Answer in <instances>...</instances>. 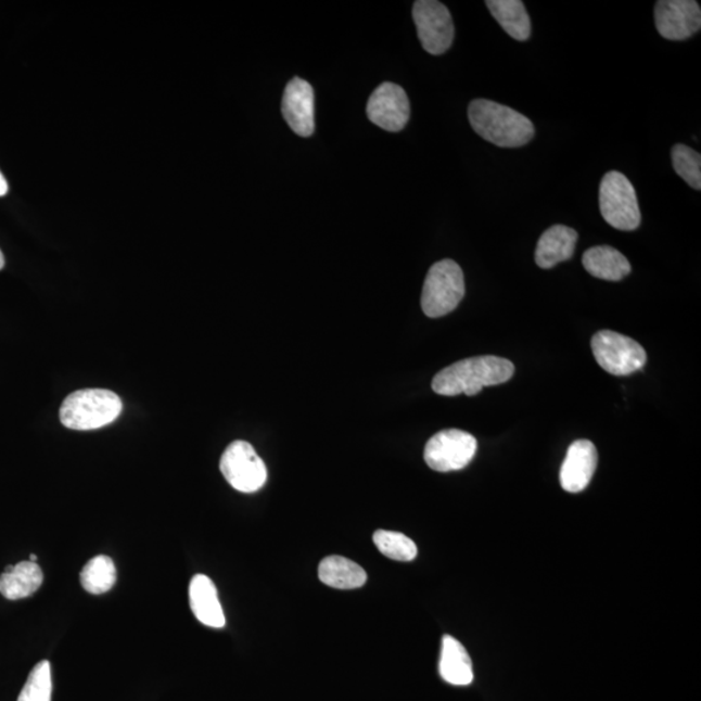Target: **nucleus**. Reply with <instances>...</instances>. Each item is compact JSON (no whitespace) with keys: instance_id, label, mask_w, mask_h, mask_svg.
Segmentation results:
<instances>
[{"instance_id":"7ed1b4c3","label":"nucleus","mask_w":701,"mask_h":701,"mask_svg":"<svg viewBox=\"0 0 701 701\" xmlns=\"http://www.w3.org/2000/svg\"><path fill=\"white\" fill-rule=\"evenodd\" d=\"M123 411L120 396L110 390L86 388L64 399L61 421L72 430H97L110 425Z\"/></svg>"},{"instance_id":"5701e85b","label":"nucleus","mask_w":701,"mask_h":701,"mask_svg":"<svg viewBox=\"0 0 701 701\" xmlns=\"http://www.w3.org/2000/svg\"><path fill=\"white\" fill-rule=\"evenodd\" d=\"M673 168L692 189H701V156L686 144H676L672 150Z\"/></svg>"},{"instance_id":"f8f14e48","label":"nucleus","mask_w":701,"mask_h":701,"mask_svg":"<svg viewBox=\"0 0 701 701\" xmlns=\"http://www.w3.org/2000/svg\"><path fill=\"white\" fill-rule=\"evenodd\" d=\"M284 122L301 137H310L315 131V92L309 82L294 78L284 89L282 99Z\"/></svg>"},{"instance_id":"ddd939ff","label":"nucleus","mask_w":701,"mask_h":701,"mask_svg":"<svg viewBox=\"0 0 701 701\" xmlns=\"http://www.w3.org/2000/svg\"><path fill=\"white\" fill-rule=\"evenodd\" d=\"M598 466V451L594 443L575 441L568 448L560 471V484L566 493L578 494L590 484Z\"/></svg>"},{"instance_id":"dca6fc26","label":"nucleus","mask_w":701,"mask_h":701,"mask_svg":"<svg viewBox=\"0 0 701 701\" xmlns=\"http://www.w3.org/2000/svg\"><path fill=\"white\" fill-rule=\"evenodd\" d=\"M43 584V572L37 562L22 561L10 565L0 575V594L9 600L31 597Z\"/></svg>"},{"instance_id":"f3484780","label":"nucleus","mask_w":701,"mask_h":701,"mask_svg":"<svg viewBox=\"0 0 701 701\" xmlns=\"http://www.w3.org/2000/svg\"><path fill=\"white\" fill-rule=\"evenodd\" d=\"M439 673L449 685L468 686L473 683L472 659L464 646L451 635H445L442 639Z\"/></svg>"},{"instance_id":"a878e982","label":"nucleus","mask_w":701,"mask_h":701,"mask_svg":"<svg viewBox=\"0 0 701 701\" xmlns=\"http://www.w3.org/2000/svg\"><path fill=\"white\" fill-rule=\"evenodd\" d=\"M4 263H5V260H4L3 253H2V251H0V270H2L4 268Z\"/></svg>"},{"instance_id":"393cba45","label":"nucleus","mask_w":701,"mask_h":701,"mask_svg":"<svg viewBox=\"0 0 701 701\" xmlns=\"http://www.w3.org/2000/svg\"><path fill=\"white\" fill-rule=\"evenodd\" d=\"M7 193H9V182H7L5 177L0 171V196H4Z\"/></svg>"},{"instance_id":"20e7f679","label":"nucleus","mask_w":701,"mask_h":701,"mask_svg":"<svg viewBox=\"0 0 701 701\" xmlns=\"http://www.w3.org/2000/svg\"><path fill=\"white\" fill-rule=\"evenodd\" d=\"M466 295L464 273L458 263L442 260L429 269L423 283L421 307L432 319L451 314Z\"/></svg>"},{"instance_id":"4468645a","label":"nucleus","mask_w":701,"mask_h":701,"mask_svg":"<svg viewBox=\"0 0 701 701\" xmlns=\"http://www.w3.org/2000/svg\"><path fill=\"white\" fill-rule=\"evenodd\" d=\"M577 241V231L565 225H553L539 238L535 250V263L541 269H551L572 259Z\"/></svg>"},{"instance_id":"4be33fe9","label":"nucleus","mask_w":701,"mask_h":701,"mask_svg":"<svg viewBox=\"0 0 701 701\" xmlns=\"http://www.w3.org/2000/svg\"><path fill=\"white\" fill-rule=\"evenodd\" d=\"M374 545L386 558L396 561H412L418 557V546L407 535L398 532L377 531Z\"/></svg>"},{"instance_id":"f03ea898","label":"nucleus","mask_w":701,"mask_h":701,"mask_svg":"<svg viewBox=\"0 0 701 701\" xmlns=\"http://www.w3.org/2000/svg\"><path fill=\"white\" fill-rule=\"evenodd\" d=\"M468 116L475 133L498 148H522L535 135L534 125L526 116L487 99H475L469 104Z\"/></svg>"},{"instance_id":"9b49d317","label":"nucleus","mask_w":701,"mask_h":701,"mask_svg":"<svg viewBox=\"0 0 701 701\" xmlns=\"http://www.w3.org/2000/svg\"><path fill=\"white\" fill-rule=\"evenodd\" d=\"M367 114L383 130L396 133L405 129L411 115L407 92L393 82L380 85L369 98Z\"/></svg>"},{"instance_id":"b1692460","label":"nucleus","mask_w":701,"mask_h":701,"mask_svg":"<svg viewBox=\"0 0 701 701\" xmlns=\"http://www.w3.org/2000/svg\"><path fill=\"white\" fill-rule=\"evenodd\" d=\"M51 665L43 660L33 667L17 701H51Z\"/></svg>"},{"instance_id":"aec40b11","label":"nucleus","mask_w":701,"mask_h":701,"mask_svg":"<svg viewBox=\"0 0 701 701\" xmlns=\"http://www.w3.org/2000/svg\"><path fill=\"white\" fill-rule=\"evenodd\" d=\"M319 578L327 586L340 590H354L366 585L367 573L354 561L342 557H329L321 561Z\"/></svg>"},{"instance_id":"a211bd4d","label":"nucleus","mask_w":701,"mask_h":701,"mask_svg":"<svg viewBox=\"0 0 701 701\" xmlns=\"http://www.w3.org/2000/svg\"><path fill=\"white\" fill-rule=\"evenodd\" d=\"M582 264L592 277L606 281H621L632 272L629 260L611 246L588 248L582 257Z\"/></svg>"},{"instance_id":"39448f33","label":"nucleus","mask_w":701,"mask_h":701,"mask_svg":"<svg viewBox=\"0 0 701 701\" xmlns=\"http://www.w3.org/2000/svg\"><path fill=\"white\" fill-rule=\"evenodd\" d=\"M599 206L601 216L612 228L633 231L641 221L637 193L633 183L617 170L608 171L600 182Z\"/></svg>"},{"instance_id":"6ab92c4d","label":"nucleus","mask_w":701,"mask_h":701,"mask_svg":"<svg viewBox=\"0 0 701 701\" xmlns=\"http://www.w3.org/2000/svg\"><path fill=\"white\" fill-rule=\"evenodd\" d=\"M486 5L509 37L520 42L531 38V16L521 0H487Z\"/></svg>"},{"instance_id":"f257e3e1","label":"nucleus","mask_w":701,"mask_h":701,"mask_svg":"<svg viewBox=\"0 0 701 701\" xmlns=\"http://www.w3.org/2000/svg\"><path fill=\"white\" fill-rule=\"evenodd\" d=\"M514 366L496 356H477L453 364L434 377L432 387L436 394L456 396L477 395L482 388L500 385L511 380Z\"/></svg>"},{"instance_id":"1a4fd4ad","label":"nucleus","mask_w":701,"mask_h":701,"mask_svg":"<svg viewBox=\"0 0 701 701\" xmlns=\"http://www.w3.org/2000/svg\"><path fill=\"white\" fill-rule=\"evenodd\" d=\"M413 20L423 50L442 55L451 48L455 26L447 7L436 0H419L413 4Z\"/></svg>"},{"instance_id":"412c9836","label":"nucleus","mask_w":701,"mask_h":701,"mask_svg":"<svg viewBox=\"0 0 701 701\" xmlns=\"http://www.w3.org/2000/svg\"><path fill=\"white\" fill-rule=\"evenodd\" d=\"M117 572L115 562L111 558L99 555V557L89 560L79 574L81 585L86 591L94 595H101L111 590L115 586Z\"/></svg>"},{"instance_id":"0eeeda50","label":"nucleus","mask_w":701,"mask_h":701,"mask_svg":"<svg viewBox=\"0 0 701 701\" xmlns=\"http://www.w3.org/2000/svg\"><path fill=\"white\" fill-rule=\"evenodd\" d=\"M220 471L231 487L244 494L259 492L268 480L266 464L254 447L244 441H235L225 449Z\"/></svg>"},{"instance_id":"9d476101","label":"nucleus","mask_w":701,"mask_h":701,"mask_svg":"<svg viewBox=\"0 0 701 701\" xmlns=\"http://www.w3.org/2000/svg\"><path fill=\"white\" fill-rule=\"evenodd\" d=\"M654 24L661 37L685 41L701 28V10L696 0H659L654 5Z\"/></svg>"},{"instance_id":"423d86ee","label":"nucleus","mask_w":701,"mask_h":701,"mask_svg":"<svg viewBox=\"0 0 701 701\" xmlns=\"http://www.w3.org/2000/svg\"><path fill=\"white\" fill-rule=\"evenodd\" d=\"M591 347L599 366L613 375L633 374L647 362L646 351L638 342L611 330L595 334Z\"/></svg>"},{"instance_id":"6e6552de","label":"nucleus","mask_w":701,"mask_h":701,"mask_svg":"<svg viewBox=\"0 0 701 701\" xmlns=\"http://www.w3.org/2000/svg\"><path fill=\"white\" fill-rule=\"evenodd\" d=\"M477 447L472 434L458 429L443 430L429 439L423 458L435 472L461 471L471 464Z\"/></svg>"},{"instance_id":"2eb2a0df","label":"nucleus","mask_w":701,"mask_h":701,"mask_svg":"<svg viewBox=\"0 0 701 701\" xmlns=\"http://www.w3.org/2000/svg\"><path fill=\"white\" fill-rule=\"evenodd\" d=\"M190 607L194 616L203 625L221 629L225 626V616L217 588L207 575L196 574L189 587Z\"/></svg>"},{"instance_id":"bb28decb","label":"nucleus","mask_w":701,"mask_h":701,"mask_svg":"<svg viewBox=\"0 0 701 701\" xmlns=\"http://www.w3.org/2000/svg\"><path fill=\"white\" fill-rule=\"evenodd\" d=\"M37 560H38V558L36 557V555H30V561L31 562H36Z\"/></svg>"}]
</instances>
